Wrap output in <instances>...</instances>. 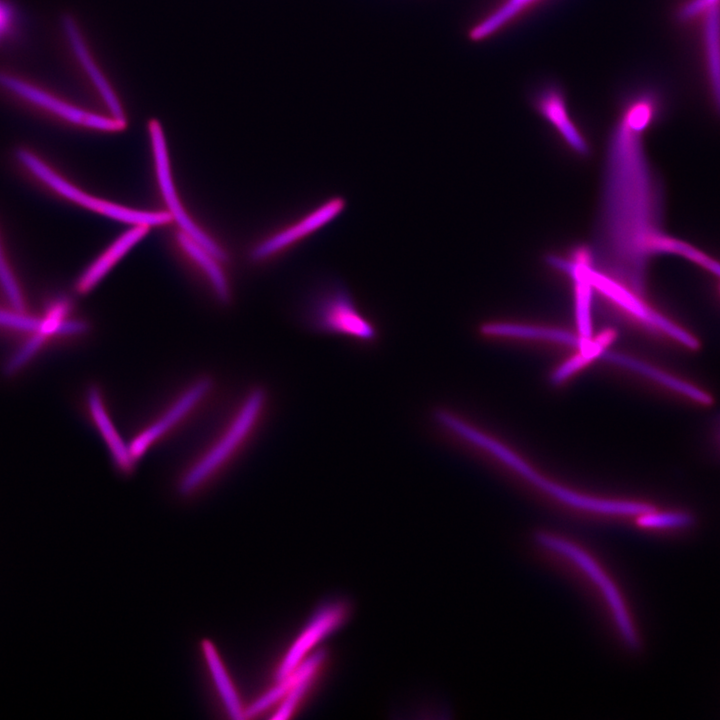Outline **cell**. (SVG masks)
I'll use <instances>...</instances> for the list:
<instances>
[{
    "label": "cell",
    "instance_id": "6da1fadb",
    "mask_svg": "<svg viewBox=\"0 0 720 720\" xmlns=\"http://www.w3.org/2000/svg\"><path fill=\"white\" fill-rule=\"evenodd\" d=\"M644 129L623 114L611 136L604 191L603 238L617 280L642 296L649 243L661 230V199L645 157Z\"/></svg>",
    "mask_w": 720,
    "mask_h": 720
},
{
    "label": "cell",
    "instance_id": "7a4b0ae2",
    "mask_svg": "<svg viewBox=\"0 0 720 720\" xmlns=\"http://www.w3.org/2000/svg\"><path fill=\"white\" fill-rule=\"evenodd\" d=\"M434 418L444 429L491 454L538 489L571 507L589 512L636 517L655 508L643 502L600 499L572 491L546 478L508 446L454 413L439 409L435 412Z\"/></svg>",
    "mask_w": 720,
    "mask_h": 720
},
{
    "label": "cell",
    "instance_id": "3957f363",
    "mask_svg": "<svg viewBox=\"0 0 720 720\" xmlns=\"http://www.w3.org/2000/svg\"><path fill=\"white\" fill-rule=\"evenodd\" d=\"M302 317L315 332L369 343L376 340L375 324L361 310L342 281L331 279L317 285L305 298Z\"/></svg>",
    "mask_w": 720,
    "mask_h": 720
},
{
    "label": "cell",
    "instance_id": "277c9868",
    "mask_svg": "<svg viewBox=\"0 0 720 720\" xmlns=\"http://www.w3.org/2000/svg\"><path fill=\"white\" fill-rule=\"evenodd\" d=\"M536 540L539 545L569 559L594 583L609 607L624 642L630 648L637 649L640 644L638 633L623 597L598 562L582 548L562 537L542 532L537 534Z\"/></svg>",
    "mask_w": 720,
    "mask_h": 720
},
{
    "label": "cell",
    "instance_id": "5b68a950",
    "mask_svg": "<svg viewBox=\"0 0 720 720\" xmlns=\"http://www.w3.org/2000/svg\"><path fill=\"white\" fill-rule=\"evenodd\" d=\"M17 157L31 173L58 194L106 217L123 223L149 227L164 225L172 220L171 214L167 212L134 210L91 196L62 178L28 150H19Z\"/></svg>",
    "mask_w": 720,
    "mask_h": 720
},
{
    "label": "cell",
    "instance_id": "8992f818",
    "mask_svg": "<svg viewBox=\"0 0 720 720\" xmlns=\"http://www.w3.org/2000/svg\"><path fill=\"white\" fill-rule=\"evenodd\" d=\"M265 400V394L261 389H255L248 395L225 435L183 477L179 485L181 494L194 492L230 458L254 428Z\"/></svg>",
    "mask_w": 720,
    "mask_h": 720
},
{
    "label": "cell",
    "instance_id": "52a82bcc",
    "mask_svg": "<svg viewBox=\"0 0 720 720\" xmlns=\"http://www.w3.org/2000/svg\"><path fill=\"white\" fill-rule=\"evenodd\" d=\"M586 273L592 287L645 325L667 335L690 350L699 348L700 342L693 334L651 308L642 300V296L625 287L624 283L594 270L591 263L587 265Z\"/></svg>",
    "mask_w": 720,
    "mask_h": 720
},
{
    "label": "cell",
    "instance_id": "ba28073f",
    "mask_svg": "<svg viewBox=\"0 0 720 720\" xmlns=\"http://www.w3.org/2000/svg\"><path fill=\"white\" fill-rule=\"evenodd\" d=\"M345 208L346 200L342 196L334 195L325 199L257 244L251 250V259L262 262L298 246L336 220Z\"/></svg>",
    "mask_w": 720,
    "mask_h": 720
},
{
    "label": "cell",
    "instance_id": "9c48e42d",
    "mask_svg": "<svg viewBox=\"0 0 720 720\" xmlns=\"http://www.w3.org/2000/svg\"><path fill=\"white\" fill-rule=\"evenodd\" d=\"M149 135L153 149L157 180L172 218L176 220L183 233L200 244L217 260L226 261V252L192 221L179 201L172 181L164 134L158 121L151 120L149 122Z\"/></svg>",
    "mask_w": 720,
    "mask_h": 720
},
{
    "label": "cell",
    "instance_id": "30bf717a",
    "mask_svg": "<svg viewBox=\"0 0 720 720\" xmlns=\"http://www.w3.org/2000/svg\"><path fill=\"white\" fill-rule=\"evenodd\" d=\"M348 614V605L341 601L321 607L287 650L276 670V679L294 671L318 643L345 622Z\"/></svg>",
    "mask_w": 720,
    "mask_h": 720
},
{
    "label": "cell",
    "instance_id": "8fae6325",
    "mask_svg": "<svg viewBox=\"0 0 720 720\" xmlns=\"http://www.w3.org/2000/svg\"><path fill=\"white\" fill-rule=\"evenodd\" d=\"M209 379H201L189 388L185 394L167 411L161 419L140 433L129 445L134 460L139 459L148 448L178 423L210 390Z\"/></svg>",
    "mask_w": 720,
    "mask_h": 720
},
{
    "label": "cell",
    "instance_id": "7c38bea8",
    "mask_svg": "<svg viewBox=\"0 0 720 720\" xmlns=\"http://www.w3.org/2000/svg\"><path fill=\"white\" fill-rule=\"evenodd\" d=\"M548 262L568 273L575 282V318L578 335L590 339L592 337L590 312L593 287L586 273V267L591 263L589 253L585 249L577 250L574 261L550 256Z\"/></svg>",
    "mask_w": 720,
    "mask_h": 720
},
{
    "label": "cell",
    "instance_id": "4fadbf2b",
    "mask_svg": "<svg viewBox=\"0 0 720 720\" xmlns=\"http://www.w3.org/2000/svg\"><path fill=\"white\" fill-rule=\"evenodd\" d=\"M536 109L561 134L569 146L581 155L589 153V147L571 121L561 90L549 85L542 88L535 97Z\"/></svg>",
    "mask_w": 720,
    "mask_h": 720
},
{
    "label": "cell",
    "instance_id": "5bb4252c",
    "mask_svg": "<svg viewBox=\"0 0 720 720\" xmlns=\"http://www.w3.org/2000/svg\"><path fill=\"white\" fill-rule=\"evenodd\" d=\"M17 91L35 104L77 125L102 131H119L126 127V121L89 113L32 88H17Z\"/></svg>",
    "mask_w": 720,
    "mask_h": 720
},
{
    "label": "cell",
    "instance_id": "9a60e30c",
    "mask_svg": "<svg viewBox=\"0 0 720 720\" xmlns=\"http://www.w3.org/2000/svg\"><path fill=\"white\" fill-rule=\"evenodd\" d=\"M325 658L324 652H316L308 656L294 671L284 677L288 681V691L280 701L273 719H286L297 711L316 680Z\"/></svg>",
    "mask_w": 720,
    "mask_h": 720
},
{
    "label": "cell",
    "instance_id": "2e32d148",
    "mask_svg": "<svg viewBox=\"0 0 720 720\" xmlns=\"http://www.w3.org/2000/svg\"><path fill=\"white\" fill-rule=\"evenodd\" d=\"M149 230V226L135 225L121 235L92 265L81 275L76 283V290L85 294L89 292L110 271Z\"/></svg>",
    "mask_w": 720,
    "mask_h": 720
},
{
    "label": "cell",
    "instance_id": "e0dca14e",
    "mask_svg": "<svg viewBox=\"0 0 720 720\" xmlns=\"http://www.w3.org/2000/svg\"><path fill=\"white\" fill-rule=\"evenodd\" d=\"M201 648L214 684L229 717L234 720L245 719V707L215 645L211 640L204 639L201 642Z\"/></svg>",
    "mask_w": 720,
    "mask_h": 720
},
{
    "label": "cell",
    "instance_id": "ac0fdd59",
    "mask_svg": "<svg viewBox=\"0 0 720 720\" xmlns=\"http://www.w3.org/2000/svg\"><path fill=\"white\" fill-rule=\"evenodd\" d=\"M88 405L92 418L94 419L100 433L105 439L114 461L118 467L124 471H131L135 460L133 459L129 446H127L122 438L118 435L117 430L109 419V416L103 406L102 398L96 388H92L88 392Z\"/></svg>",
    "mask_w": 720,
    "mask_h": 720
},
{
    "label": "cell",
    "instance_id": "d6986e66",
    "mask_svg": "<svg viewBox=\"0 0 720 720\" xmlns=\"http://www.w3.org/2000/svg\"><path fill=\"white\" fill-rule=\"evenodd\" d=\"M65 24L67 27L69 39L73 44L78 59L81 61L87 73H89L91 81L97 88L102 99L105 101L106 106L111 111L113 118L119 121H126L123 109L115 93L111 89L109 83L106 81L105 77L102 75L98 67L94 65V61L88 53L81 37L79 36L76 27L74 26V23L70 21L66 22Z\"/></svg>",
    "mask_w": 720,
    "mask_h": 720
},
{
    "label": "cell",
    "instance_id": "ffe728a7",
    "mask_svg": "<svg viewBox=\"0 0 720 720\" xmlns=\"http://www.w3.org/2000/svg\"><path fill=\"white\" fill-rule=\"evenodd\" d=\"M177 238L184 251L207 275L218 298L223 302H227L230 298L229 287L222 269L216 262L217 259L185 233H178Z\"/></svg>",
    "mask_w": 720,
    "mask_h": 720
},
{
    "label": "cell",
    "instance_id": "44dd1931",
    "mask_svg": "<svg viewBox=\"0 0 720 720\" xmlns=\"http://www.w3.org/2000/svg\"><path fill=\"white\" fill-rule=\"evenodd\" d=\"M538 0H506L497 10L469 31V38L480 41L502 28Z\"/></svg>",
    "mask_w": 720,
    "mask_h": 720
},
{
    "label": "cell",
    "instance_id": "7402d4cb",
    "mask_svg": "<svg viewBox=\"0 0 720 720\" xmlns=\"http://www.w3.org/2000/svg\"><path fill=\"white\" fill-rule=\"evenodd\" d=\"M692 515L683 510L659 511L656 508L637 517V524L657 531H684L693 524Z\"/></svg>",
    "mask_w": 720,
    "mask_h": 720
},
{
    "label": "cell",
    "instance_id": "603a6c76",
    "mask_svg": "<svg viewBox=\"0 0 720 720\" xmlns=\"http://www.w3.org/2000/svg\"><path fill=\"white\" fill-rule=\"evenodd\" d=\"M0 285L15 311L23 312L25 302L20 287L5 258L0 243Z\"/></svg>",
    "mask_w": 720,
    "mask_h": 720
},
{
    "label": "cell",
    "instance_id": "cb8c5ba5",
    "mask_svg": "<svg viewBox=\"0 0 720 720\" xmlns=\"http://www.w3.org/2000/svg\"><path fill=\"white\" fill-rule=\"evenodd\" d=\"M69 307V302L65 298H58L52 302L48 306L44 317L40 319V327L37 332L45 338L58 335L60 326L66 320Z\"/></svg>",
    "mask_w": 720,
    "mask_h": 720
},
{
    "label": "cell",
    "instance_id": "d4e9b609",
    "mask_svg": "<svg viewBox=\"0 0 720 720\" xmlns=\"http://www.w3.org/2000/svg\"><path fill=\"white\" fill-rule=\"evenodd\" d=\"M46 338L38 332L23 344L9 359L6 365L7 373H14L32 359L43 346Z\"/></svg>",
    "mask_w": 720,
    "mask_h": 720
},
{
    "label": "cell",
    "instance_id": "484cf974",
    "mask_svg": "<svg viewBox=\"0 0 720 720\" xmlns=\"http://www.w3.org/2000/svg\"><path fill=\"white\" fill-rule=\"evenodd\" d=\"M0 326L25 332H37L40 319L24 314V312H8L0 309Z\"/></svg>",
    "mask_w": 720,
    "mask_h": 720
},
{
    "label": "cell",
    "instance_id": "4316f807",
    "mask_svg": "<svg viewBox=\"0 0 720 720\" xmlns=\"http://www.w3.org/2000/svg\"><path fill=\"white\" fill-rule=\"evenodd\" d=\"M590 360L588 357L580 351L579 354L571 357L569 360L565 361L562 365H560L550 376V381L554 385L560 384L564 380H566L568 377H570L573 373L580 370L582 367H584Z\"/></svg>",
    "mask_w": 720,
    "mask_h": 720
}]
</instances>
